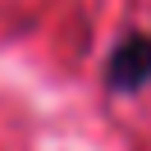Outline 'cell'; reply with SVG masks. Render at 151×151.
Segmentation results:
<instances>
[{
	"instance_id": "cell-1",
	"label": "cell",
	"mask_w": 151,
	"mask_h": 151,
	"mask_svg": "<svg viewBox=\"0 0 151 151\" xmlns=\"http://www.w3.org/2000/svg\"><path fill=\"white\" fill-rule=\"evenodd\" d=\"M151 78V41L147 37H128L110 60V83L119 87H137Z\"/></svg>"
}]
</instances>
